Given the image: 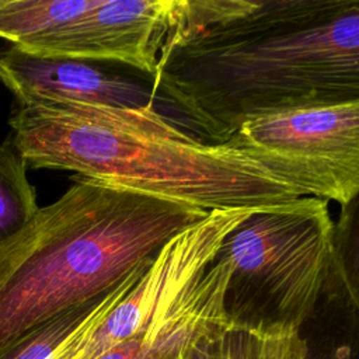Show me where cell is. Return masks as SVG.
<instances>
[{
    "instance_id": "cell-1",
    "label": "cell",
    "mask_w": 359,
    "mask_h": 359,
    "mask_svg": "<svg viewBox=\"0 0 359 359\" xmlns=\"http://www.w3.org/2000/svg\"><path fill=\"white\" fill-rule=\"evenodd\" d=\"M151 95L212 146L255 118L359 101V0H233L210 22L175 21Z\"/></svg>"
},
{
    "instance_id": "cell-2",
    "label": "cell",
    "mask_w": 359,
    "mask_h": 359,
    "mask_svg": "<svg viewBox=\"0 0 359 359\" xmlns=\"http://www.w3.org/2000/svg\"><path fill=\"white\" fill-rule=\"evenodd\" d=\"M8 122L10 143L27 165L74 171L205 212L271 209L306 198L244 151L196 140L153 105L18 104Z\"/></svg>"
},
{
    "instance_id": "cell-3",
    "label": "cell",
    "mask_w": 359,
    "mask_h": 359,
    "mask_svg": "<svg viewBox=\"0 0 359 359\" xmlns=\"http://www.w3.org/2000/svg\"><path fill=\"white\" fill-rule=\"evenodd\" d=\"M208 213L77 177L0 250V344L111 292Z\"/></svg>"
},
{
    "instance_id": "cell-4",
    "label": "cell",
    "mask_w": 359,
    "mask_h": 359,
    "mask_svg": "<svg viewBox=\"0 0 359 359\" xmlns=\"http://www.w3.org/2000/svg\"><path fill=\"white\" fill-rule=\"evenodd\" d=\"M334 234L328 202L318 198L252 210L216 254L231 264L227 321L257 331L303 330L325 303Z\"/></svg>"
},
{
    "instance_id": "cell-5",
    "label": "cell",
    "mask_w": 359,
    "mask_h": 359,
    "mask_svg": "<svg viewBox=\"0 0 359 359\" xmlns=\"http://www.w3.org/2000/svg\"><path fill=\"white\" fill-rule=\"evenodd\" d=\"M227 144L293 185L302 196L345 208L359 194V101L255 118Z\"/></svg>"
},
{
    "instance_id": "cell-6",
    "label": "cell",
    "mask_w": 359,
    "mask_h": 359,
    "mask_svg": "<svg viewBox=\"0 0 359 359\" xmlns=\"http://www.w3.org/2000/svg\"><path fill=\"white\" fill-rule=\"evenodd\" d=\"M181 7L182 0H97L79 17L14 48L43 56L116 62L151 77Z\"/></svg>"
},
{
    "instance_id": "cell-7",
    "label": "cell",
    "mask_w": 359,
    "mask_h": 359,
    "mask_svg": "<svg viewBox=\"0 0 359 359\" xmlns=\"http://www.w3.org/2000/svg\"><path fill=\"white\" fill-rule=\"evenodd\" d=\"M0 80L11 90L20 105H153L151 83L98 67L95 62L34 55L14 46L0 55Z\"/></svg>"
},
{
    "instance_id": "cell-8",
    "label": "cell",
    "mask_w": 359,
    "mask_h": 359,
    "mask_svg": "<svg viewBox=\"0 0 359 359\" xmlns=\"http://www.w3.org/2000/svg\"><path fill=\"white\" fill-rule=\"evenodd\" d=\"M230 273V261L215 255L146 327L97 359H177L198 337L229 323L223 302Z\"/></svg>"
},
{
    "instance_id": "cell-9",
    "label": "cell",
    "mask_w": 359,
    "mask_h": 359,
    "mask_svg": "<svg viewBox=\"0 0 359 359\" xmlns=\"http://www.w3.org/2000/svg\"><path fill=\"white\" fill-rule=\"evenodd\" d=\"M302 330L257 331L223 323L198 337L177 359H286Z\"/></svg>"
},
{
    "instance_id": "cell-10",
    "label": "cell",
    "mask_w": 359,
    "mask_h": 359,
    "mask_svg": "<svg viewBox=\"0 0 359 359\" xmlns=\"http://www.w3.org/2000/svg\"><path fill=\"white\" fill-rule=\"evenodd\" d=\"M130 276L104 296L72 307L52 317L50 320L6 342H1L0 359H52L100 310H102L119 293Z\"/></svg>"
},
{
    "instance_id": "cell-11",
    "label": "cell",
    "mask_w": 359,
    "mask_h": 359,
    "mask_svg": "<svg viewBox=\"0 0 359 359\" xmlns=\"http://www.w3.org/2000/svg\"><path fill=\"white\" fill-rule=\"evenodd\" d=\"M38 208L27 163L10 142L0 144V250L24 230Z\"/></svg>"
},
{
    "instance_id": "cell-12",
    "label": "cell",
    "mask_w": 359,
    "mask_h": 359,
    "mask_svg": "<svg viewBox=\"0 0 359 359\" xmlns=\"http://www.w3.org/2000/svg\"><path fill=\"white\" fill-rule=\"evenodd\" d=\"M321 344H314L311 335L303 331V339L293 349L287 359H356L355 346L352 341H320Z\"/></svg>"
},
{
    "instance_id": "cell-13",
    "label": "cell",
    "mask_w": 359,
    "mask_h": 359,
    "mask_svg": "<svg viewBox=\"0 0 359 359\" xmlns=\"http://www.w3.org/2000/svg\"><path fill=\"white\" fill-rule=\"evenodd\" d=\"M147 268H143V269H140V271H137L136 273H133L129 279H128V282L123 285V287L119 290V293L102 309V310H100L52 359H77V356H79V351H80V348H81V344H83V341H84V338H86V335H87V332H88V330L97 323V321H100L111 309H112V306L128 292V289L136 282V279L146 271Z\"/></svg>"
}]
</instances>
